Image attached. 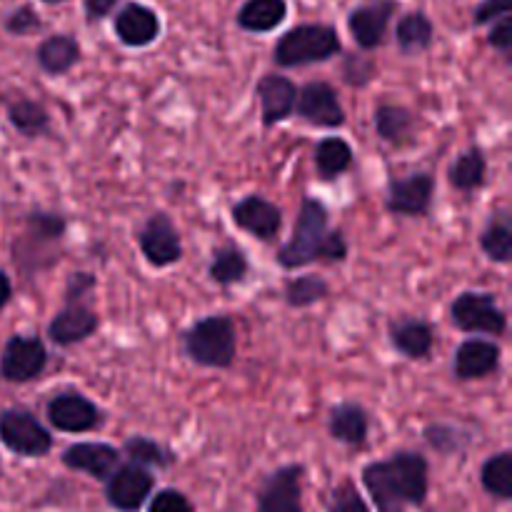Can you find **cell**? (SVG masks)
I'll return each mask as SVG.
<instances>
[{"label": "cell", "instance_id": "obj_5", "mask_svg": "<svg viewBox=\"0 0 512 512\" xmlns=\"http://www.w3.org/2000/svg\"><path fill=\"white\" fill-rule=\"evenodd\" d=\"M0 443L20 458H43L53 448V435L28 410L8 408L0 413Z\"/></svg>", "mask_w": 512, "mask_h": 512}, {"label": "cell", "instance_id": "obj_15", "mask_svg": "<svg viewBox=\"0 0 512 512\" xmlns=\"http://www.w3.org/2000/svg\"><path fill=\"white\" fill-rule=\"evenodd\" d=\"M398 10L395 0H370V3L358 5L353 13L348 15V28L353 33L355 43L363 50H373L383 43L385 33L393 13Z\"/></svg>", "mask_w": 512, "mask_h": 512}, {"label": "cell", "instance_id": "obj_4", "mask_svg": "<svg viewBox=\"0 0 512 512\" xmlns=\"http://www.w3.org/2000/svg\"><path fill=\"white\" fill-rule=\"evenodd\" d=\"M325 233H328V210H325V205L320 200L305 198L303 205H300L293 238L280 248L278 263L283 268L293 270L318 260Z\"/></svg>", "mask_w": 512, "mask_h": 512}, {"label": "cell", "instance_id": "obj_32", "mask_svg": "<svg viewBox=\"0 0 512 512\" xmlns=\"http://www.w3.org/2000/svg\"><path fill=\"white\" fill-rule=\"evenodd\" d=\"M480 248L493 263H510L512 260V228L508 215L490 220L488 228L480 235Z\"/></svg>", "mask_w": 512, "mask_h": 512}, {"label": "cell", "instance_id": "obj_36", "mask_svg": "<svg viewBox=\"0 0 512 512\" xmlns=\"http://www.w3.org/2000/svg\"><path fill=\"white\" fill-rule=\"evenodd\" d=\"M328 512H370V508L363 495H360V490L353 485V480H343L330 493Z\"/></svg>", "mask_w": 512, "mask_h": 512}, {"label": "cell", "instance_id": "obj_9", "mask_svg": "<svg viewBox=\"0 0 512 512\" xmlns=\"http://www.w3.org/2000/svg\"><path fill=\"white\" fill-rule=\"evenodd\" d=\"M303 465H285L268 475L258 495V512H303Z\"/></svg>", "mask_w": 512, "mask_h": 512}, {"label": "cell", "instance_id": "obj_45", "mask_svg": "<svg viewBox=\"0 0 512 512\" xmlns=\"http://www.w3.org/2000/svg\"><path fill=\"white\" fill-rule=\"evenodd\" d=\"M118 3H120V0H83L85 18H88L90 23H95V20L108 18V15L113 13V8Z\"/></svg>", "mask_w": 512, "mask_h": 512}, {"label": "cell", "instance_id": "obj_24", "mask_svg": "<svg viewBox=\"0 0 512 512\" xmlns=\"http://www.w3.org/2000/svg\"><path fill=\"white\" fill-rule=\"evenodd\" d=\"M38 65L50 75H63L80 60V43L73 35H50L38 45Z\"/></svg>", "mask_w": 512, "mask_h": 512}, {"label": "cell", "instance_id": "obj_19", "mask_svg": "<svg viewBox=\"0 0 512 512\" xmlns=\"http://www.w3.org/2000/svg\"><path fill=\"white\" fill-rule=\"evenodd\" d=\"M255 93L260 98V110H263L265 125L283 123L285 118L293 115L298 88L285 75H263L258 80V85H255Z\"/></svg>", "mask_w": 512, "mask_h": 512}, {"label": "cell", "instance_id": "obj_47", "mask_svg": "<svg viewBox=\"0 0 512 512\" xmlns=\"http://www.w3.org/2000/svg\"><path fill=\"white\" fill-rule=\"evenodd\" d=\"M43 3H48V5H58V3H65V0H43Z\"/></svg>", "mask_w": 512, "mask_h": 512}, {"label": "cell", "instance_id": "obj_38", "mask_svg": "<svg viewBox=\"0 0 512 512\" xmlns=\"http://www.w3.org/2000/svg\"><path fill=\"white\" fill-rule=\"evenodd\" d=\"M40 28H43V18H40L38 10L28 3L15 8L13 13L5 18V30H8L10 35H30Z\"/></svg>", "mask_w": 512, "mask_h": 512}, {"label": "cell", "instance_id": "obj_34", "mask_svg": "<svg viewBox=\"0 0 512 512\" xmlns=\"http://www.w3.org/2000/svg\"><path fill=\"white\" fill-rule=\"evenodd\" d=\"M123 453L128 455L130 463L143 465V468H168V463H170V455L165 453L158 443H153L150 438L125 440Z\"/></svg>", "mask_w": 512, "mask_h": 512}, {"label": "cell", "instance_id": "obj_10", "mask_svg": "<svg viewBox=\"0 0 512 512\" xmlns=\"http://www.w3.org/2000/svg\"><path fill=\"white\" fill-rule=\"evenodd\" d=\"M138 243L145 260H148L150 265H155V268H165V265L178 263L180 255H183V243H180L178 230H175L173 220L163 213L148 218V223L140 230Z\"/></svg>", "mask_w": 512, "mask_h": 512}, {"label": "cell", "instance_id": "obj_29", "mask_svg": "<svg viewBox=\"0 0 512 512\" xmlns=\"http://www.w3.org/2000/svg\"><path fill=\"white\" fill-rule=\"evenodd\" d=\"M350 163H353V150L343 138H325L315 148V168L320 178H338L343 170L350 168Z\"/></svg>", "mask_w": 512, "mask_h": 512}, {"label": "cell", "instance_id": "obj_18", "mask_svg": "<svg viewBox=\"0 0 512 512\" xmlns=\"http://www.w3.org/2000/svg\"><path fill=\"white\" fill-rule=\"evenodd\" d=\"M120 453L113 445L105 443H78L70 445L63 453L65 468L75 473H85L95 480H108L110 473L118 468Z\"/></svg>", "mask_w": 512, "mask_h": 512}, {"label": "cell", "instance_id": "obj_40", "mask_svg": "<svg viewBox=\"0 0 512 512\" xmlns=\"http://www.w3.org/2000/svg\"><path fill=\"white\" fill-rule=\"evenodd\" d=\"M493 28L488 33V43L493 45L495 50H500L503 55H510L512 50V18L510 15H503V18L493 20Z\"/></svg>", "mask_w": 512, "mask_h": 512}, {"label": "cell", "instance_id": "obj_39", "mask_svg": "<svg viewBox=\"0 0 512 512\" xmlns=\"http://www.w3.org/2000/svg\"><path fill=\"white\" fill-rule=\"evenodd\" d=\"M148 512H195V505L180 490L165 488L153 495Z\"/></svg>", "mask_w": 512, "mask_h": 512}, {"label": "cell", "instance_id": "obj_42", "mask_svg": "<svg viewBox=\"0 0 512 512\" xmlns=\"http://www.w3.org/2000/svg\"><path fill=\"white\" fill-rule=\"evenodd\" d=\"M345 255H348V243H345L343 233L340 230H333V233H325L323 238V245H320V255L318 258L328 260V263H340V260H345Z\"/></svg>", "mask_w": 512, "mask_h": 512}, {"label": "cell", "instance_id": "obj_41", "mask_svg": "<svg viewBox=\"0 0 512 512\" xmlns=\"http://www.w3.org/2000/svg\"><path fill=\"white\" fill-rule=\"evenodd\" d=\"M512 0H483V3L475 8L473 20L475 25H490L493 20L503 18V15H510Z\"/></svg>", "mask_w": 512, "mask_h": 512}, {"label": "cell", "instance_id": "obj_21", "mask_svg": "<svg viewBox=\"0 0 512 512\" xmlns=\"http://www.w3.org/2000/svg\"><path fill=\"white\" fill-rule=\"evenodd\" d=\"M390 340H393L395 350L403 353L410 360L428 358L430 350L435 345V330L430 328L425 320L405 318L390 325Z\"/></svg>", "mask_w": 512, "mask_h": 512}, {"label": "cell", "instance_id": "obj_44", "mask_svg": "<svg viewBox=\"0 0 512 512\" xmlns=\"http://www.w3.org/2000/svg\"><path fill=\"white\" fill-rule=\"evenodd\" d=\"M95 288V278L90 273H75L68 278V288H65V295H68V303H80L90 290Z\"/></svg>", "mask_w": 512, "mask_h": 512}, {"label": "cell", "instance_id": "obj_2", "mask_svg": "<svg viewBox=\"0 0 512 512\" xmlns=\"http://www.w3.org/2000/svg\"><path fill=\"white\" fill-rule=\"evenodd\" d=\"M340 50H343V43L333 25L303 23L280 35L273 58L280 68H300V65L325 63Z\"/></svg>", "mask_w": 512, "mask_h": 512}, {"label": "cell", "instance_id": "obj_25", "mask_svg": "<svg viewBox=\"0 0 512 512\" xmlns=\"http://www.w3.org/2000/svg\"><path fill=\"white\" fill-rule=\"evenodd\" d=\"M433 20L425 13L415 10V13L403 15L395 25V40H398L400 50L403 53H420V50H428L433 45Z\"/></svg>", "mask_w": 512, "mask_h": 512}, {"label": "cell", "instance_id": "obj_26", "mask_svg": "<svg viewBox=\"0 0 512 512\" xmlns=\"http://www.w3.org/2000/svg\"><path fill=\"white\" fill-rule=\"evenodd\" d=\"M485 168H488V165H485L483 150H465V153H460L458 158L453 160V165H450V185H453L455 190H460V193H473V190H478L480 185H483Z\"/></svg>", "mask_w": 512, "mask_h": 512}, {"label": "cell", "instance_id": "obj_17", "mask_svg": "<svg viewBox=\"0 0 512 512\" xmlns=\"http://www.w3.org/2000/svg\"><path fill=\"white\" fill-rule=\"evenodd\" d=\"M500 345L493 340L470 338L455 353V378L458 380H480L493 375L500 368Z\"/></svg>", "mask_w": 512, "mask_h": 512}, {"label": "cell", "instance_id": "obj_1", "mask_svg": "<svg viewBox=\"0 0 512 512\" xmlns=\"http://www.w3.org/2000/svg\"><path fill=\"white\" fill-rule=\"evenodd\" d=\"M363 485L378 512H405L425 503L430 490L428 460L413 450H400L363 468Z\"/></svg>", "mask_w": 512, "mask_h": 512}, {"label": "cell", "instance_id": "obj_37", "mask_svg": "<svg viewBox=\"0 0 512 512\" xmlns=\"http://www.w3.org/2000/svg\"><path fill=\"white\" fill-rule=\"evenodd\" d=\"M28 235H35L38 240H58L65 233V220L55 213H30L28 215Z\"/></svg>", "mask_w": 512, "mask_h": 512}, {"label": "cell", "instance_id": "obj_16", "mask_svg": "<svg viewBox=\"0 0 512 512\" xmlns=\"http://www.w3.org/2000/svg\"><path fill=\"white\" fill-rule=\"evenodd\" d=\"M115 35L128 48H145V45L155 43L160 35V18L153 8L145 3L130 0L118 10L113 20Z\"/></svg>", "mask_w": 512, "mask_h": 512}, {"label": "cell", "instance_id": "obj_43", "mask_svg": "<svg viewBox=\"0 0 512 512\" xmlns=\"http://www.w3.org/2000/svg\"><path fill=\"white\" fill-rule=\"evenodd\" d=\"M373 63L365 58H360V55H353V58L345 60L343 65V73H345V80H348L350 85H365L370 78H373Z\"/></svg>", "mask_w": 512, "mask_h": 512}, {"label": "cell", "instance_id": "obj_27", "mask_svg": "<svg viewBox=\"0 0 512 512\" xmlns=\"http://www.w3.org/2000/svg\"><path fill=\"white\" fill-rule=\"evenodd\" d=\"M413 128L415 118L408 108H400V105H380L375 110V130L388 143H405V140L413 138Z\"/></svg>", "mask_w": 512, "mask_h": 512}, {"label": "cell", "instance_id": "obj_7", "mask_svg": "<svg viewBox=\"0 0 512 512\" xmlns=\"http://www.w3.org/2000/svg\"><path fill=\"white\" fill-rule=\"evenodd\" d=\"M48 365L43 340L35 335H13L0 353V375L8 383L35 380Z\"/></svg>", "mask_w": 512, "mask_h": 512}, {"label": "cell", "instance_id": "obj_11", "mask_svg": "<svg viewBox=\"0 0 512 512\" xmlns=\"http://www.w3.org/2000/svg\"><path fill=\"white\" fill-rule=\"evenodd\" d=\"M50 425L60 433H88L100 425V410L80 393H60L45 408Z\"/></svg>", "mask_w": 512, "mask_h": 512}, {"label": "cell", "instance_id": "obj_12", "mask_svg": "<svg viewBox=\"0 0 512 512\" xmlns=\"http://www.w3.org/2000/svg\"><path fill=\"white\" fill-rule=\"evenodd\" d=\"M295 108H298L300 118L318 125V128H340L345 123V110L340 105L338 93H335L333 85L320 83V80L298 90Z\"/></svg>", "mask_w": 512, "mask_h": 512}, {"label": "cell", "instance_id": "obj_35", "mask_svg": "<svg viewBox=\"0 0 512 512\" xmlns=\"http://www.w3.org/2000/svg\"><path fill=\"white\" fill-rule=\"evenodd\" d=\"M425 440H428L430 448H435L443 455L460 453V450L468 448L470 435L463 433V430L453 428V425H428L425 428Z\"/></svg>", "mask_w": 512, "mask_h": 512}, {"label": "cell", "instance_id": "obj_46", "mask_svg": "<svg viewBox=\"0 0 512 512\" xmlns=\"http://www.w3.org/2000/svg\"><path fill=\"white\" fill-rule=\"evenodd\" d=\"M13 298V283H10V275L0 270V310L10 303Z\"/></svg>", "mask_w": 512, "mask_h": 512}, {"label": "cell", "instance_id": "obj_3", "mask_svg": "<svg viewBox=\"0 0 512 512\" xmlns=\"http://www.w3.org/2000/svg\"><path fill=\"white\" fill-rule=\"evenodd\" d=\"M235 323L228 315H210L190 325L183 335V350L203 368H230L235 360Z\"/></svg>", "mask_w": 512, "mask_h": 512}, {"label": "cell", "instance_id": "obj_14", "mask_svg": "<svg viewBox=\"0 0 512 512\" xmlns=\"http://www.w3.org/2000/svg\"><path fill=\"white\" fill-rule=\"evenodd\" d=\"M435 193V180L428 173H413L408 178H395L388 185L385 208L395 215H425Z\"/></svg>", "mask_w": 512, "mask_h": 512}, {"label": "cell", "instance_id": "obj_28", "mask_svg": "<svg viewBox=\"0 0 512 512\" xmlns=\"http://www.w3.org/2000/svg\"><path fill=\"white\" fill-rule=\"evenodd\" d=\"M8 120L20 135H25V138H38V135L48 133L50 128L48 110L28 98H20L8 105Z\"/></svg>", "mask_w": 512, "mask_h": 512}, {"label": "cell", "instance_id": "obj_20", "mask_svg": "<svg viewBox=\"0 0 512 512\" xmlns=\"http://www.w3.org/2000/svg\"><path fill=\"white\" fill-rule=\"evenodd\" d=\"M98 330V315L83 303H68L48 325V335L55 345H75L88 340Z\"/></svg>", "mask_w": 512, "mask_h": 512}, {"label": "cell", "instance_id": "obj_8", "mask_svg": "<svg viewBox=\"0 0 512 512\" xmlns=\"http://www.w3.org/2000/svg\"><path fill=\"white\" fill-rule=\"evenodd\" d=\"M153 475L143 465H120L110 473L108 485H105V498L120 512H138L148 495L153 493Z\"/></svg>", "mask_w": 512, "mask_h": 512}, {"label": "cell", "instance_id": "obj_6", "mask_svg": "<svg viewBox=\"0 0 512 512\" xmlns=\"http://www.w3.org/2000/svg\"><path fill=\"white\" fill-rule=\"evenodd\" d=\"M450 320L463 333L503 335L508 330V318L500 310L495 295L478 293V290L460 293L453 300V305H450Z\"/></svg>", "mask_w": 512, "mask_h": 512}, {"label": "cell", "instance_id": "obj_13", "mask_svg": "<svg viewBox=\"0 0 512 512\" xmlns=\"http://www.w3.org/2000/svg\"><path fill=\"white\" fill-rule=\"evenodd\" d=\"M230 215L240 230L255 235L258 240H265V243L278 238L280 228H283V213H280L278 205L260 198V195H245L243 200L233 205Z\"/></svg>", "mask_w": 512, "mask_h": 512}, {"label": "cell", "instance_id": "obj_31", "mask_svg": "<svg viewBox=\"0 0 512 512\" xmlns=\"http://www.w3.org/2000/svg\"><path fill=\"white\" fill-rule=\"evenodd\" d=\"M208 273L218 285L240 283L245 278V273H248V260H245L243 250L233 248V245H225V248H218L213 253Z\"/></svg>", "mask_w": 512, "mask_h": 512}, {"label": "cell", "instance_id": "obj_30", "mask_svg": "<svg viewBox=\"0 0 512 512\" xmlns=\"http://www.w3.org/2000/svg\"><path fill=\"white\" fill-rule=\"evenodd\" d=\"M480 483H483L485 493L493 495V498L498 500L512 498V455L508 450H503V453L485 460L483 473H480Z\"/></svg>", "mask_w": 512, "mask_h": 512}, {"label": "cell", "instance_id": "obj_22", "mask_svg": "<svg viewBox=\"0 0 512 512\" xmlns=\"http://www.w3.org/2000/svg\"><path fill=\"white\" fill-rule=\"evenodd\" d=\"M328 430L338 443L345 445H363L368 440V430H370V420L365 408H360L358 403H340L330 410L328 418Z\"/></svg>", "mask_w": 512, "mask_h": 512}, {"label": "cell", "instance_id": "obj_23", "mask_svg": "<svg viewBox=\"0 0 512 512\" xmlns=\"http://www.w3.org/2000/svg\"><path fill=\"white\" fill-rule=\"evenodd\" d=\"M288 18V0H245L238 10V25L248 33H270Z\"/></svg>", "mask_w": 512, "mask_h": 512}, {"label": "cell", "instance_id": "obj_33", "mask_svg": "<svg viewBox=\"0 0 512 512\" xmlns=\"http://www.w3.org/2000/svg\"><path fill=\"white\" fill-rule=\"evenodd\" d=\"M328 290V283L320 275H300V278L285 283V300L293 308H308V305L328 298Z\"/></svg>", "mask_w": 512, "mask_h": 512}]
</instances>
